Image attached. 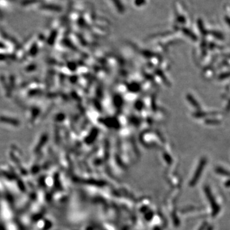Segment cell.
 Segmentation results:
<instances>
[{
    "label": "cell",
    "instance_id": "obj_1",
    "mask_svg": "<svg viewBox=\"0 0 230 230\" xmlns=\"http://www.w3.org/2000/svg\"><path fill=\"white\" fill-rule=\"evenodd\" d=\"M216 171L221 175L230 177V172L228 171V170L223 169L222 167H217V169H216Z\"/></svg>",
    "mask_w": 230,
    "mask_h": 230
},
{
    "label": "cell",
    "instance_id": "obj_2",
    "mask_svg": "<svg viewBox=\"0 0 230 230\" xmlns=\"http://www.w3.org/2000/svg\"><path fill=\"white\" fill-rule=\"evenodd\" d=\"M210 33L213 36V37H215L216 38L219 39V40H224V35H223L222 33L217 31H212L210 32Z\"/></svg>",
    "mask_w": 230,
    "mask_h": 230
},
{
    "label": "cell",
    "instance_id": "obj_3",
    "mask_svg": "<svg viewBox=\"0 0 230 230\" xmlns=\"http://www.w3.org/2000/svg\"><path fill=\"white\" fill-rule=\"evenodd\" d=\"M229 77H230V72H224V73H222L219 75V79L220 80L225 79H227Z\"/></svg>",
    "mask_w": 230,
    "mask_h": 230
},
{
    "label": "cell",
    "instance_id": "obj_4",
    "mask_svg": "<svg viewBox=\"0 0 230 230\" xmlns=\"http://www.w3.org/2000/svg\"><path fill=\"white\" fill-rule=\"evenodd\" d=\"M198 26H199V28L200 29V30H201V33L203 35H206V31L205 30V28L204 27V26H203V22L201 20H199V21H198Z\"/></svg>",
    "mask_w": 230,
    "mask_h": 230
},
{
    "label": "cell",
    "instance_id": "obj_5",
    "mask_svg": "<svg viewBox=\"0 0 230 230\" xmlns=\"http://www.w3.org/2000/svg\"><path fill=\"white\" fill-rule=\"evenodd\" d=\"M112 1L114 3L115 6H116L119 10H120V11L123 10V7L122 6V5H121V3L119 1V0H112Z\"/></svg>",
    "mask_w": 230,
    "mask_h": 230
},
{
    "label": "cell",
    "instance_id": "obj_6",
    "mask_svg": "<svg viewBox=\"0 0 230 230\" xmlns=\"http://www.w3.org/2000/svg\"><path fill=\"white\" fill-rule=\"evenodd\" d=\"M206 122L209 123V124H212V125H217L219 124L221 121H219L217 120H208L206 121Z\"/></svg>",
    "mask_w": 230,
    "mask_h": 230
},
{
    "label": "cell",
    "instance_id": "obj_7",
    "mask_svg": "<svg viewBox=\"0 0 230 230\" xmlns=\"http://www.w3.org/2000/svg\"><path fill=\"white\" fill-rule=\"evenodd\" d=\"M224 20L225 22H226V24H227L230 27V17H228V16H226L224 17Z\"/></svg>",
    "mask_w": 230,
    "mask_h": 230
},
{
    "label": "cell",
    "instance_id": "obj_8",
    "mask_svg": "<svg viewBox=\"0 0 230 230\" xmlns=\"http://www.w3.org/2000/svg\"><path fill=\"white\" fill-rule=\"evenodd\" d=\"M226 111H227V112H228V111H230V100L229 101V102H228V104L227 105V106H226Z\"/></svg>",
    "mask_w": 230,
    "mask_h": 230
},
{
    "label": "cell",
    "instance_id": "obj_9",
    "mask_svg": "<svg viewBox=\"0 0 230 230\" xmlns=\"http://www.w3.org/2000/svg\"><path fill=\"white\" fill-rule=\"evenodd\" d=\"M225 185H226V187H230V180H228V181L226 182Z\"/></svg>",
    "mask_w": 230,
    "mask_h": 230
}]
</instances>
